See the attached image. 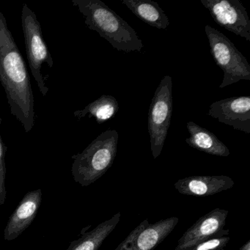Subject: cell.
I'll return each instance as SVG.
<instances>
[{
	"instance_id": "1",
	"label": "cell",
	"mask_w": 250,
	"mask_h": 250,
	"mask_svg": "<svg viewBox=\"0 0 250 250\" xmlns=\"http://www.w3.org/2000/svg\"><path fill=\"white\" fill-rule=\"evenodd\" d=\"M0 82L11 112L28 133L35 125L34 96L25 61L0 12Z\"/></svg>"
},
{
	"instance_id": "2",
	"label": "cell",
	"mask_w": 250,
	"mask_h": 250,
	"mask_svg": "<svg viewBox=\"0 0 250 250\" xmlns=\"http://www.w3.org/2000/svg\"><path fill=\"white\" fill-rule=\"evenodd\" d=\"M85 18L86 25L107 41L114 49L129 53L144 48L135 30L101 0H71Z\"/></svg>"
},
{
	"instance_id": "3",
	"label": "cell",
	"mask_w": 250,
	"mask_h": 250,
	"mask_svg": "<svg viewBox=\"0 0 250 250\" xmlns=\"http://www.w3.org/2000/svg\"><path fill=\"white\" fill-rule=\"evenodd\" d=\"M118 143V131L109 128L82 153L73 156L71 173L75 182L88 187L103 176L115 161Z\"/></svg>"
},
{
	"instance_id": "4",
	"label": "cell",
	"mask_w": 250,
	"mask_h": 250,
	"mask_svg": "<svg viewBox=\"0 0 250 250\" xmlns=\"http://www.w3.org/2000/svg\"><path fill=\"white\" fill-rule=\"evenodd\" d=\"M208 39L210 54L216 65L223 71L224 77L219 88L238 83L250 81V65L247 58L223 33L210 25L205 27Z\"/></svg>"
},
{
	"instance_id": "5",
	"label": "cell",
	"mask_w": 250,
	"mask_h": 250,
	"mask_svg": "<svg viewBox=\"0 0 250 250\" xmlns=\"http://www.w3.org/2000/svg\"><path fill=\"white\" fill-rule=\"evenodd\" d=\"M172 108V80L170 76L167 75L156 88L149 107L147 130L154 159L162 153L170 125Z\"/></svg>"
},
{
	"instance_id": "6",
	"label": "cell",
	"mask_w": 250,
	"mask_h": 250,
	"mask_svg": "<svg viewBox=\"0 0 250 250\" xmlns=\"http://www.w3.org/2000/svg\"><path fill=\"white\" fill-rule=\"evenodd\" d=\"M21 24L32 75L37 83L42 96H46L49 88L46 87L42 75V67L46 63L49 68H53L54 61L47 45L43 40L40 22L36 14L26 3L23 5L21 11Z\"/></svg>"
},
{
	"instance_id": "7",
	"label": "cell",
	"mask_w": 250,
	"mask_h": 250,
	"mask_svg": "<svg viewBox=\"0 0 250 250\" xmlns=\"http://www.w3.org/2000/svg\"><path fill=\"white\" fill-rule=\"evenodd\" d=\"M200 2L216 24L250 42V20L239 0H200Z\"/></svg>"
},
{
	"instance_id": "8",
	"label": "cell",
	"mask_w": 250,
	"mask_h": 250,
	"mask_svg": "<svg viewBox=\"0 0 250 250\" xmlns=\"http://www.w3.org/2000/svg\"><path fill=\"white\" fill-rule=\"evenodd\" d=\"M179 222L178 217L150 224L143 220L115 250H153L171 233Z\"/></svg>"
},
{
	"instance_id": "9",
	"label": "cell",
	"mask_w": 250,
	"mask_h": 250,
	"mask_svg": "<svg viewBox=\"0 0 250 250\" xmlns=\"http://www.w3.org/2000/svg\"><path fill=\"white\" fill-rule=\"evenodd\" d=\"M228 215V210L215 208L200 217L178 240L175 250H184L210 238L228 236L229 229H224Z\"/></svg>"
},
{
	"instance_id": "10",
	"label": "cell",
	"mask_w": 250,
	"mask_h": 250,
	"mask_svg": "<svg viewBox=\"0 0 250 250\" xmlns=\"http://www.w3.org/2000/svg\"><path fill=\"white\" fill-rule=\"evenodd\" d=\"M208 115L234 129L250 134V96H240L213 102Z\"/></svg>"
},
{
	"instance_id": "11",
	"label": "cell",
	"mask_w": 250,
	"mask_h": 250,
	"mask_svg": "<svg viewBox=\"0 0 250 250\" xmlns=\"http://www.w3.org/2000/svg\"><path fill=\"white\" fill-rule=\"evenodd\" d=\"M42 202V190L30 191L23 197L11 215L4 231V239L13 241L30 226Z\"/></svg>"
},
{
	"instance_id": "12",
	"label": "cell",
	"mask_w": 250,
	"mask_h": 250,
	"mask_svg": "<svg viewBox=\"0 0 250 250\" xmlns=\"http://www.w3.org/2000/svg\"><path fill=\"white\" fill-rule=\"evenodd\" d=\"M233 180L225 175L191 176L178 180L174 187L180 194L208 197L233 187Z\"/></svg>"
},
{
	"instance_id": "13",
	"label": "cell",
	"mask_w": 250,
	"mask_h": 250,
	"mask_svg": "<svg viewBox=\"0 0 250 250\" xmlns=\"http://www.w3.org/2000/svg\"><path fill=\"white\" fill-rule=\"evenodd\" d=\"M187 128L190 137L186 143L193 148L213 156L227 157L229 155L228 147L209 130L200 126L192 121H188Z\"/></svg>"
},
{
	"instance_id": "14",
	"label": "cell",
	"mask_w": 250,
	"mask_h": 250,
	"mask_svg": "<svg viewBox=\"0 0 250 250\" xmlns=\"http://www.w3.org/2000/svg\"><path fill=\"white\" fill-rule=\"evenodd\" d=\"M139 20L159 30H166L169 19L159 4L152 0H121Z\"/></svg>"
},
{
	"instance_id": "15",
	"label": "cell",
	"mask_w": 250,
	"mask_h": 250,
	"mask_svg": "<svg viewBox=\"0 0 250 250\" xmlns=\"http://www.w3.org/2000/svg\"><path fill=\"white\" fill-rule=\"evenodd\" d=\"M121 216V212H118L111 219L98 225L93 230L86 232L81 238L72 241L66 250H99L104 240L119 223Z\"/></svg>"
},
{
	"instance_id": "16",
	"label": "cell",
	"mask_w": 250,
	"mask_h": 250,
	"mask_svg": "<svg viewBox=\"0 0 250 250\" xmlns=\"http://www.w3.org/2000/svg\"><path fill=\"white\" fill-rule=\"evenodd\" d=\"M119 109L118 101L109 95H102L97 100L89 104L82 110L75 111L74 115L77 119H82L88 115L89 118H96L101 124L113 118Z\"/></svg>"
},
{
	"instance_id": "17",
	"label": "cell",
	"mask_w": 250,
	"mask_h": 250,
	"mask_svg": "<svg viewBox=\"0 0 250 250\" xmlns=\"http://www.w3.org/2000/svg\"><path fill=\"white\" fill-rule=\"evenodd\" d=\"M2 124V118H0V125ZM7 147L2 141V136L0 133V205L2 206L5 203L7 197L6 186V165H5V153Z\"/></svg>"
},
{
	"instance_id": "18",
	"label": "cell",
	"mask_w": 250,
	"mask_h": 250,
	"mask_svg": "<svg viewBox=\"0 0 250 250\" xmlns=\"http://www.w3.org/2000/svg\"><path fill=\"white\" fill-rule=\"evenodd\" d=\"M229 237L210 238L191 246L184 250H224L229 241Z\"/></svg>"
},
{
	"instance_id": "19",
	"label": "cell",
	"mask_w": 250,
	"mask_h": 250,
	"mask_svg": "<svg viewBox=\"0 0 250 250\" xmlns=\"http://www.w3.org/2000/svg\"><path fill=\"white\" fill-rule=\"evenodd\" d=\"M238 250H250V240L245 243Z\"/></svg>"
}]
</instances>
